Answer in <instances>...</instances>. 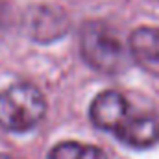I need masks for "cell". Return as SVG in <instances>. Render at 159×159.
Listing matches in <instances>:
<instances>
[{
	"instance_id": "7a4b0ae2",
	"label": "cell",
	"mask_w": 159,
	"mask_h": 159,
	"mask_svg": "<svg viewBox=\"0 0 159 159\" xmlns=\"http://www.w3.org/2000/svg\"><path fill=\"white\" fill-rule=\"evenodd\" d=\"M46 113V100L32 83H15L0 93V128L15 133L30 131Z\"/></svg>"
},
{
	"instance_id": "6da1fadb",
	"label": "cell",
	"mask_w": 159,
	"mask_h": 159,
	"mask_svg": "<svg viewBox=\"0 0 159 159\" xmlns=\"http://www.w3.org/2000/svg\"><path fill=\"white\" fill-rule=\"evenodd\" d=\"M91 120L96 128L113 133L120 143L146 150L159 143V119L131 107L119 91H104L91 104Z\"/></svg>"
},
{
	"instance_id": "5b68a950",
	"label": "cell",
	"mask_w": 159,
	"mask_h": 159,
	"mask_svg": "<svg viewBox=\"0 0 159 159\" xmlns=\"http://www.w3.org/2000/svg\"><path fill=\"white\" fill-rule=\"evenodd\" d=\"M46 159H107V156L98 146L65 141V143L56 144L48 152Z\"/></svg>"
},
{
	"instance_id": "8992f818",
	"label": "cell",
	"mask_w": 159,
	"mask_h": 159,
	"mask_svg": "<svg viewBox=\"0 0 159 159\" xmlns=\"http://www.w3.org/2000/svg\"><path fill=\"white\" fill-rule=\"evenodd\" d=\"M0 159H17L15 156H9V154H0Z\"/></svg>"
},
{
	"instance_id": "3957f363",
	"label": "cell",
	"mask_w": 159,
	"mask_h": 159,
	"mask_svg": "<svg viewBox=\"0 0 159 159\" xmlns=\"http://www.w3.org/2000/svg\"><path fill=\"white\" fill-rule=\"evenodd\" d=\"M80 52L96 70L115 74L126 65V50L119 35L104 22H85L80 32Z\"/></svg>"
},
{
	"instance_id": "277c9868",
	"label": "cell",
	"mask_w": 159,
	"mask_h": 159,
	"mask_svg": "<svg viewBox=\"0 0 159 159\" xmlns=\"http://www.w3.org/2000/svg\"><path fill=\"white\" fill-rule=\"evenodd\" d=\"M129 50L146 72L159 76V28H139L131 34Z\"/></svg>"
}]
</instances>
